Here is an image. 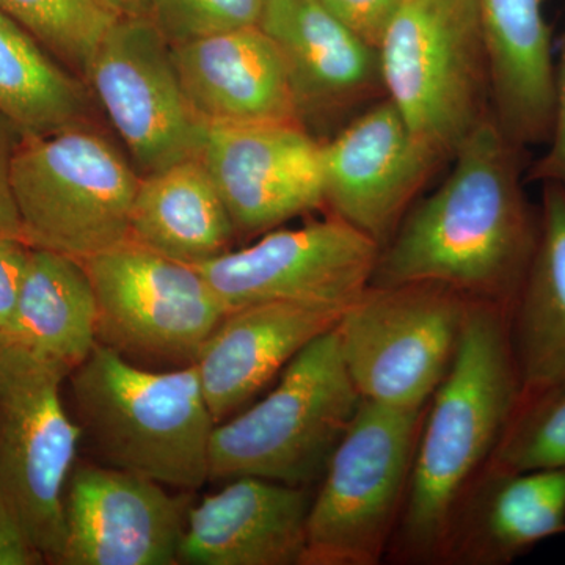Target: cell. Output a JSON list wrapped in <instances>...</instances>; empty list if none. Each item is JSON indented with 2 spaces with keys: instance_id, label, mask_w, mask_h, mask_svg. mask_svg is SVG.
Segmentation results:
<instances>
[{
  "instance_id": "6da1fadb",
  "label": "cell",
  "mask_w": 565,
  "mask_h": 565,
  "mask_svg": "<svg viewBox=\"0 0 565 565\" xmlns=\"http://www.w3.org/2000/svg\"><path fill=\"white\" fill-rule=\"evenodd\" d=\"M522 148L492 114L452 154L437 191L381 247L370 286L433 282L511 313L533 263L541 214L523 191Z\"/></svg>"
},
{
  "instance_id": "7a4b0ae2",
  "label": "cell",
  "mask_w": 565,
  "mask_h": 565,
  "mask_svg": "<svg viewBox=\"0 0 565 565\" xmlns=\"http://www.w3.org/2000/svg\"><path fill=\"white\" fill-rule=\"evenodd\" d=\"M520 394L509 311L470 302L455 362L424 412L386 556L404 564H440L457 505L492 459Z\"/></svg>"
},
{
  "instance_id": "3957f363",
  "label": "cell",
  "mask_w": 565,
  "mask_h": 565,
  "mask_svg": "<svg viewBox=\"0 0 565 565\" xmlns=\"http://www.w3.org/2000/svg\"><path fill=\"white\" fill-rule=\"evenodd\" d=\"M70 381L82 434L104 465L180 490L210 481L217 423L195 364L167 373L141 370L98 343Z\"/></svg>"
},
{
  "instance_id": "277c9868",
  "label": "cell",
  "mask_w": 565,
  "mask_h": 565,
  "mask_svg": "<svg viewBox=\"0 0 565 565\" xmlns=\"http://www.w3.org/2000/svg\"><path fill=\"white\" fill-rule=\"evenodd\" d=\"M134 167L88 121L21 136L10 174L24 243L79 262L128 243Z\"/></svg>"
},
{
  "instance_id": "5b68a950",
  "label": "cell",
  "mask_w": 565,
  "mask_h": 565,
  "mask_svg": "<svg viewBox=\"0 0 565 565\" xmlns=\"http://www.w3.org/2000/svg\"><path fill=\"white\" fill-rule=\"evenodd\" d=\"M360 401L330 330L294 356L259 403L215 424L210 481L241 476L296 487L321 481Z\"/></svg>"
},
{
  "instance_id": "8992f818",
  "label": "cell",
  "mask_w": 565,
  "mask_h": 565,
  "mask_svg": "<svg viewBox=\"0 0 565 565\" xmlns=\"http://www.w3.org/2000/svg\"><path fill=\"white\" fill-rule=\"evenodd\" d=\"M379 58L386 98L440 162L493 111L476 0H407Z\"/></svg>"
},
{
  "instance_id": "52a82bcc",
  "label": "cell",
  "mask_w": 565,
  "mask_h": 565,
  "mask_svg": "<svg viewBox=\"0 0 565 565\" xmlns=\"http://www.w3.org/2000/svg\"><path fill=\"white\" fill-rule=\"evenodd\" d=\"M63 364L20 345L0 355V523L43 563L65 541V494L84 434L62 399Z\"/></svg>"
},
{
  "instance_id": "ba28073f",
  "label": "cell",
  "mask_w": 565,
  "mask_h": 565,
  "mask_svg": "<svg viewBox=\"0 0 565 565\" xmlns=\"http://www.w3.org/2000/svg\"><path fill=\"white\" fill-rule=\"evenodd\" d=\"M424 412L360 401L311 500L303 565H375L388 555Z\"/></svg>"
},
{
  "instance_id": "9c48e42d",
  "label": "cell",
  "mask_w": 565,
  "mask_h": 565,
  "mask_svg": "<svg viewBox=\"0 0 565 565\" xmlns=\"http://www.w3.org/2000/svg\"><path fill=\"white\" fill-rule=\"evenodd\" d=\"M470 300L445 286H367L334 326L364 401L423 411L451 370Z\"/></svg>"
},
{
  "instance_id": "30bf717a",
  "label": "cell",
  "mask_w": 565,
  "mask_h": 565,
  "mask_svg": "<svg viewBox=\"0 0 565 565\" xmlns=\"http://www.w3.org/2000/svg\"><path fill=\"white\" fill-rule=\"evenodd\" d=\"M82 263L98 303V343L121 355L192 364L225 318L195 266L131 241Z\"/></svg>"
},
{
  "instance_id": "8fae6325",
  "label": "cell",
  "mask_w": 565,
  "mask_h": 565,
  "mask_svg": "<svg viewBox=\"0 0 565 565\" xmlns=\"http://www.w3.org/2000/svg\"><path fill=\"white\" fill-rule=\"evenodd\" d=\"M85 81L141 177L200 156L206 122L185 96L172 43L151 18H118Z\"/></svg>"
},
{
  "instance_id": "7c38bea8",
  "label": "cell",
  "mask_w": 565,
  "mask_h": 565,
  "mask_svg": "<svg viewBox=\"0 0 565 565\" xmlns=\"http://www.w3.org/2000/svg\"><path fill=\"white\" fill-rule=\"evenodd\" d=\"M381 245L337 217L267 232L258 243L196 264L226 313L266 302L348 307L370 286Z\"/></svg>"
},
{
  "instance_id": "4fadbf2b",
  "label": "cell",
  "mask_w": 565,
  "mask_h": 565,
  "mask_svg": "<svg viewBox=\"0 0 565 565\" xmlns=\"http://www.w3.org/2000/svg\"><path fill=\"white\" fill-rule=\"evenodd\" d=\"M236 233L323 206L322 143L299 121L206 125L200 151Z\"/></svg>"
},
{
  "instance_id": "5bb4252c",
  "label": "cell",
  "mask_w": 565,
  "mask_h": 565,
  "mask_svg": "<svg viewBox=\"0 0 565 565\" xmlns=\"http://www.w3.org/2000/svg\"><path fill=\"white\" fill-rule=\"evenodd\" d=\"M438 163L382 99L322 143L323 206L384 247Z\"/></svg>"
},
{
  "instance_id": "9a60e30c",
  "label": "cell",
  "mask_w": 565,
  "mask_h": 565,
  "mask_svg": "<svg viewBox=\"0 0 565 565\" xmlns=\"http://www.w3.org/2000/svg\"><path fill=\"white\" fill-rule=\"evenodd\" d=\"M189 501L107 465L74 468L65 494L58 565H173Z\"/></svg>"
},
{
  "instance_id": "2e32d148",
  "label": "cell",
  "mask_w": 565,
  "mask_h": 565,
  "mask_svg": "<svg viewBox=\"0 0 565 565\" xmlns=\"http://www.w3.org/2000/svg\"><path fill=\"white\" fill-rule=\"evenodd\" d=\"M308 487L241 476L189 509L178 564L303 565Z\"/></svg>"
},
{
  "instance_id": "e0dca14e",
  "label": "cell",
  "mask_w": 565,
  "mask_h": 565,
  "mask_svg": "<svg viewBox=\"0 0 565 565\" xmlns=\"http://www.w3.org/2000/svg\"><path fill=\"white\" fill-rule=\"evenodd\" d=\"M344 310L281 300L226 313L193 362L214 422L250 403L305 345L333 330Z\"/></svg>"
},
{
  "instance_id": "ac0fdd59",
  "label": "cell",
  "mask_w": 565,
  "mask_h": 565,
  "mask_svg": "<svg viewBox=\"0 0 565 565\" xmlns=\"http://www.w3.org/2000/svg\"><path fill=\"white\" fill-rule=\"evenodd\" d=\"M172 52L185 96L206 125L302 122L285 58L259 25L181 41Z\"/></svg>"
},
{
  "instance_id": "d6986e66",
  "label": "cell",
  "mask_w": 565,
  "mask_h": 565,
  "mask_svg": "<svg viewBox=\"0 0 565 565\" xmlns=\"http://www.w3.org/2000/svg\"><path fill=\"white\" fill-rule=\"evenodd\" d=\"M258 25L285 58L300 121L343 114L384 90L379 50L319 0H263Z\"/></svg>"
},
{
  "instance_id": "ffe728a7",
  "label": "cell",
  "mask_w": 565,
  "mask_h": 565,
  "mask_svg": "<svg viewBox=\"0 0 565 565\" xmlns=\"http://www.w3.org/2000/svg\"><path fill=\"white\" fill-rule=\"evenodd\" d=\"M565 470L487 465L452 515L440 564L505 565L564 534Z\"/></svg>"
},
{
  "instance_id": "44dd1931",
  "label": "cell",
  "mask_w": 565,
  "mask_h": 565,
  "mask_svg": "<svg viewBox=\"0 0 565 565\" xmlns=\"http://www.w3.org/2000/svg\"><path fill=\"white\" fill-rule=\"evenodd\" d=\"M498 125L516 147L546 145L553 125L552 29L546 0H476Z\"/></svg>"
},
{
  "instance_id": "7402d4cb",
  "label": "cell",
  "mask_w": 565,
  "mask_h": 565,
  "mask_svg": "<svg viewBox=\"0 0 565 565\" xmlns=\"http://www.w3.org/2000/svg\"><path fill=\"white\" fill-rule=\"evenodd\" d=\"M542 184L537 247L509 313L520 399L565 384V189Z\"/></svg>"
},
{
  "instance_id": "603a6c76",
  "label": "cell",
  "mask_w": 565,
  "mask_h": 565,
  "mask_svg": "<svg viewBox=\"0 0 565 565\" xmlns=\"http://www.w3.org/2000/svg\"><path fill=\"white\" fill-rule=\"evenodd\" d=\"M234 234L232 217L200 156L140 178L131 243L196 266L228 252Z\"/></svg>"
},
{
  "instance_id": "cb8c5ba5",
  "label": "cell",
  "mask_w": 565,
  "mask_h": 565,
  "mask_svg": "<svg viewBox=\"0 0 565 565\" xmlns=\"http://www.w3.org/2000/svg\"><path fill=\"white\" fill-rule=\"evenodd\" d=\"M7 344L76 370L98 344V303L84 263L32 248Z\"/></svg>"
},
{
  "instance_id": "d4e9b609",
  "label": "cell",
  "mask_w": 565,
  "mask_h": 565,
  "mask_svg": "<svg viewBox=\"0 0 565 565\" xmlns=\"http://www.w3.org/2000/svg\"><path fill=\"white\" fill-rule=\"evenodd\" d=\"M87 88L31 32L0 11V118L21 136L87 121Z\"/></svg>"
},
{
  "instance_id": "484cf974",
  "label": "cell",
  "mask_w": 565,
  "mask_h": 565,
  "mask_svg": "<svg viewBox=\"0 0 565 565\" xmlns=\"http://www.w3.org/2000/svg\"><path fill=\"white\" fill-rule=\"evenodd\" d=\"M0 11L85 79L93 55L121 18L104 0H0Z\"/></svg>"
},
{
  "instance_id": "4316f807",
  "label": "cell",
  "mask_w": 565,
  "mask_h": 565,
  "mask_svg": "<svg viewBox=\"0 0 565 565\" xmlns=\"http://www.w3.org/2000/svg\"><path fill=\"white\" fill-rule=\"evenodd\" d=\"M489 463L514 471L565 470V384L519 401Z\"/></svg>"
},
{
  "instance_id": "83f0119b",
  "label": "cell",
  "mask_w": 565,
  "mask_h": 565,
  "mask_svg": "<svg viewBox=\"0 0 565 565\" xmlns=\"http://www.w3.org/2000/svg\"><path fill=\"white\" fill-rule=\"evenodd\" d=\"M263 0H154L151 20L170 43L258 25Z\"/></svg>"
},
{
  "instance_id": "f1b7e54d",
  "label": "cell",
  "mask_w": 565,
  "mask_h": 565,
  "mask_svg": "<svg viewBox=\"0 0 565 565\" xmlns=\"http://www.w3.org/2000/svg\"><path fill=\"white\" fill-rule=\"evenodd\" d=\"M364 43L379 50L390 22L407 0H319Z\"/></svg>"
},
{
  "instance_id": "f546056e",
  "label": "cell",
  "mask_w": 565,
  "mask_h": 565,
  "mask_svg": "<svg viewBox=\"0 0 565 565\" xmlns=\"http://www.w3.org/2000/svg\"><path fill=\"white\" fill-rule=\"evenodd\" d=\"M545 147V154L531 167L530 178L534 181L556 182L565 189V33L559 58L555 62L553 125Z\"/></svg>"
},
{
  "instance_id": "4dcf8cb0",
  "label": "cell",
  "mask_w": 565,
  "mask_h": 565,
  "mask_svg": "<svg viewBox=\"0 0 565 565\" xmlns=\"http://www.w3.org/2000/svg\"><path fill=\"white\" fill-rule=\"evenodd\" d=\"M32 247L18 237H0V333H7L17 310L18 299Z\"/></svg>"
},
{
  "instance_id": "1f68e13d",
  "label": "cell",
  "mask_w": 565,
  "mask_h": 565,
  "mask_svg": "<svg viewBox=\"0 0 565 565\" xmlns=\"http://www.w3.org/2000/svg\"><path fill=\"white\" fill-rule=\"evenodd\" d=\"M21 134L0 118V237L22 239L20 214L11 189V158ZM24 241V239H22Z\"/></svg>"
},
{
  "instance_id": "d6a6232c",
  "label": "cell",
  "mask_w": 565,
  "mask_h": 565,
  "mask_svg": "<svg viewBox=\"0 0 565 565\" xmlns=\"http://www.w3.org/2000/svg\"><path fill=\"white\" fill-rule=\"evenodd\" d=\"M120 17L151 18L154 0H104Z\"/></svg>"
},
{
  "instance_id": "836d02e7",
  "label": "cell",
  "mask_w": 565,
  "mask_h": 565,
  "mask_svg": "<svg viewBox=\"0 0 565 565\" xmlns=\"http://www.w3.org/2000/svg\"><path fill=\"white\" fill-rule=\"evenodd\" d=\"M7 341L6 338L2 337V333H0V355H2L3 349H6Z\"/></svg>"
},
{
  "instance_id": "e575fe53",
  "label": "cell",
  "mask_w": 565,
  "mask_h": 565,
  "mask_svg": "<svg viewBox=\"0 0 565 565\" xmlns=\"http://www.w3.org/2000/svg\"><path fill=\"white\" fill-rule=\"evenodd\" d=\"M564 534H565V530H564Z\"/></svg>"
}]
</instances>
